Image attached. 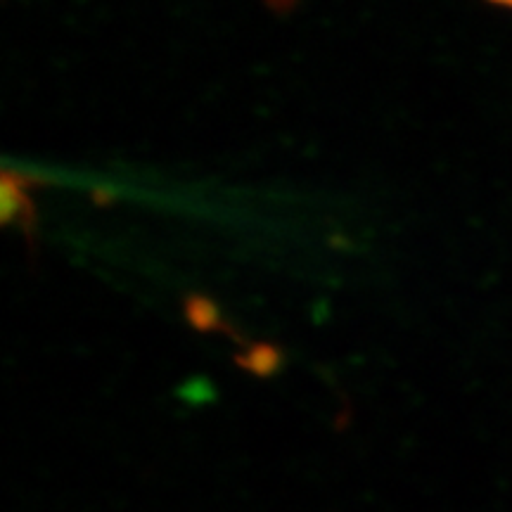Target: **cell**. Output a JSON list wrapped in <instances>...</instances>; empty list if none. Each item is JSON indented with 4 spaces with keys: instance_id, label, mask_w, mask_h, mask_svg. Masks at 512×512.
Masks as SVG:
<instances>
[{
    "instance_id": "obj_2",
    "label": "cell",
    "mask_w": 512,
    "mask_h": 512,
    "mask_svg": "<svg viewBox=\"0 0 512 512\" xmlns=\"http://www.w3.org/2000/svg\"><path fill=\"white\" fill-rule=\"evenodd\" d=\"M188 318H190V323L200 330H216L221 323L216 306L200 297H192L188 302Z\"/></svg>"
},
{
    "instance_id": "obj_4",
    "label": "cell",
    "mask_w": 512,
    "mask_h": 512,
    "mask_svg": "<svg viewBox=\"0 0 512 512\" xmlns=\"http://www.w3.org/2000/svg\"><path fill=\"white\" fill-rule=\"evenodd\" d=\"M494 5H503V8H512V0H489Z\"/></svg>"
},
{
    "instance_id": "obj_1",
    "label": "cell",
    "mask_w": 512,
    "mask_h": 512,
    "mask_svg": "<svg viewBox=\"0 0 512 512\" xmlns=\"http://www.w3.org/2000/svg\"><path fill=\"white\" fill-rule=\"evenodd\" d=\"M0 214H3V223H19V226H27L34 216L31 211V202L24 192L22 183L10 174L3 176V183H0Z\"/></svg>"
},
{
    "instance_id": "obj_3",
    "label": "cell",
    "mask_w": 512,
    "mask_h": 512,
    "mask_svg": "<svg viewBox=\"0 0 512 512\" xmlns=\"http://www.w3.org/2000/svg\"><path fill=\"white\" fill-rule=\"evenodd\" d=\"M245 366L256 375H271L280 366V354L273 347H254L245 356Z\"/></svg>"
}]
</instances>
